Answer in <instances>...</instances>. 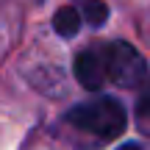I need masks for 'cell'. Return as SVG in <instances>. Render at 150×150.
Returning <instances> with one entry per match:
<instances>
[{
	"label": "cell",
	"instance_id": "6da1fadb",
	"mask_svg": "<svg viewBox=\"0 0 150 150\" xmlns=\"http://www.w3.org/2000/svg\"><path fill=\"white\" fill-rule=\"evenodd\" d=\"M64 122L75 128L78 134L89 136L92 142H111L125 131L128 114H125L122 103L114 97H97V100L81 103L72 111H67Z\"/></svg>",
	"mask_w": 150,
	"mask_h": 150
},
{
	"label": "cell",
	"instance_id": "7a4b0ae2",
	"mask_svg": "<svg viewBox=\"0 0 150 150\" xmlns=\"http://www.w3.org/2000/svg\"><path fill=\"white\" fill-rule=\"evenodd\" d=\"M103 59H106V75L108 81H114L122 89L136 86L145 78V59L139 56V50L131 47L128 42H108L103 45Z\"/></svg>",
	"mask_w": 150,
	"mask_h": 150
},
{
	"label": "cell",
	"instance_id": "3957f363",
	"mask_svg": "<svg viewBox=\"0 0 150 150\" xmlns=\"http://www.w3.org/2000/svg\"><path fill=\"white\" fill-rule=\"evenodd\" d=\"M75 78L81 81L83 89H100L108 81L106 75V59H103V45L100 47H86L75 59Z\"/></svg>",
	"mask_w": 150,
	"mask_h": 150
},
{
	"label": "cell",
	"instance_id": "277c9868",
	"mask_svg": "<svg viewBox=\"0 0 150 150\" xmlns=\"http://www.w3.org/2000/svg\"><path fill=\"white\" fill-rule=\"evenodd\" d=\"M53 25H56V31H59L61 36H72V33H78V25H81V14H78V8H72V6L59 8V14H56Z\"/></svg>",
	"mask_w": 150,
	"mask_h": 150
},
{
	"label": "cell",
	"instance_id": "5b68a950",
	"mask_svg": "<svg viewBox=\"0 0 150 150\" xmlns=\"http://www.w3.org/2000/svg\"><path fill=\"white\" fill-rule=\"evenodd\" d=\"M78 3H81V11H83L89 25H103L106 22V17H108L106 3H100V0H78Z\"/></svg>",
	"mask_w": 150,
	"mask_h": 150
},
{
	"label": "cell",
	"instance_id": "8992f818",
	"mask_svg": "<svg viewBox=\"0 0 150 150\" xmlns=\"http://www.w3.org/2000/svg\"><path fill=\"white\" fill-rule=\"evenodd\" d=\"M136 125H139L145 134H150V81L145 83L139 100H136Z\"/></svg>",
	"mask_w": 150,
	"mask_h": 150
},
{
	"label": "cell",
	"instance_id": "52a82bcc",
	"mask_svg": "<svg viewBox=\"0 0 150 150\" xmlns=\"http://www.w3.org/2000/svg\"><path fill=\"white\" fill-rule=\"evenodd\" d=\"M117 150H145V147H139V145H122V147H117Z\"/></svg>",
	"mask_w": 150,
	"mask_h": 150
}]
</instances>
